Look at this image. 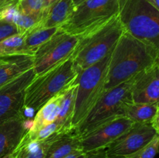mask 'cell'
<instances>
[{"instance_id": "cell-1", "label": "cell", "mask_w": 159, "mask_h": 158, "mask_svg": "<svg viewBox=\"0 0 159 158\" xmlns=\"http://www.w3.org/2000/svg\"><path fill=\"white\" fill-rule=\"evenodd\" d=\"M157 63L153 50L124 31L111 53L104 91L127 81Z\"/></svg>"}, {"instance_id": "cell-2", "label": "cell", "mask_w": 159, "mask_h": 158, "mask_svg": "<svg viewBox=\"0 0 159 158\" xmlns=\"http://www.w3.org/2000/svg\"><path fill=\"white\" fill-rule=\"evenodd\" d=\"M119 17L126 32L155 53L159 63V11L147 0H121Z\"/></svg>"}, {"instance_id": "cell-3", "label": "cell", "mask_w": 159, "mask_h": 158, "mask_svg": "<svg viewBox=\"0 0 159 158\" xmlns=\"http://www.w3.org/2000/svg\"><path fill=\"white\" fill-rule=\"evenodd\" d=\"M124 31L118 15L102 27L80 37L71 55L76 72L79 74L110 55Z\"/></svg>"}, {"instance_id": "cell-4", "label": "cell", "mask_w": 159, "mask_h": 158, "mask_svg": "<svg viewBox=\"0 0 159 158\" xmlns=\"http://www.w3.org/2000/svg\"><path fill=\"white\" fill-rule=\"evenodd\" d=\"M78 77L71 57L40 75H36L25 91L24 106L38 111L47 102L71 86Z\"/></svg>"}, {"instance_id": "cell-5", "label": "cell", "mask_w": 159, "mask_h": 158, "mask_svg": "<svg viewBox=\"0 0 159 158\" xmlns=\"http://www.w3.org/2000/svg\"><path fill=\"white\" fill-rule=\"evenodd\" d=\"M120 5L121 0H85L60 29L79 38L85 37L119 15Z\"/></svg>"}, {"instance_id": "cell-6", "label": "cell", "mask_w": 159, "mask_h": 158, "mask_svg": "<svg viewBox=\"0 0 159 158\" xmlns=\"http://www.w3.org/2000/svg\"><path fill=\"white\" fill-rule=\"evenodd\" d=\"M110 56L111 54L78 74L73 126L77 127L85 119L103 94Z\"/></svg>"}, {"instance_id": "cell-7", "label": "cell", "mask_w": 159, "mask_h": 158, "mask_svg": "<svg viewBox=\"0 0 159 158\" xmlns=\"http://www.w3.org/2000/svg\"><path fill=\"white\" fill-rule=\"evenodd\" d=\"M133 78L103 92L96 105L83 121L76 127L81 136H84L105 122L122 116L124 106L132 102Z\"/></svg>"}, {"instance_id": "cell-8", "label": "cell", "mask_w": 159, "mask_h": 158, "mask_svg": "<svg viewBox=\"0 0 159 158\" xmlns=\"http://www.w3.org/2000/svg\"><path fill=\"white\" fill-rule=\"evenodd\" d=\"M79 37L58 30L34 54V68L36 75H40L65 61L72 55L79 42Z\"/></svg>"}, {"instance_id": "cell-9", "label": "cell", "mask_w": 159, "mask_h": 158, "mask_svg": "<svg viewBox=\"0 0 159 158\" xmlns=\"http://www.w3.org/2000/svg\"><path fill=\"white\" fill-rule=\"evenodd\" d=\"M157 134L152 123H134L106 149V158H128L148 143Z\"/></svg>"}, {"instance_id": "cell-10", "label": "cell", "mask_w": 159, "mask_h": 158, "mask_svg": "<svg viewBox=\"0 0 159 158\" xmlns=\"http://www.w3.org/2000/svg\"><path fill=\"white\" fill-rule=\"evenodd\" d=\"M35 77L32 68L0 88V124L20 116L26 88Z\"/></svg>"}, {"instance_id": "cell-11", "label": "cell", "mask_w": 159, "mask_h": 158, "mask_svg": "<svg viewBox=\"0 0 159 158\" xmlns=\"http://www.w3.org/2000/svg\"><path fill=\"white\" fill-rule=\"evenodd\" d=\"M134 122L123 116H117L101 125L82 137V150L85 153L106 150L121 135L127 131Z\"/></svg>"}, {"instance_id": "cell-12", "label": "cell", "mask_w": 159, "mask_h": 158, "mask_svg": "<svg viewBox=\"0 0 159 158\" xmlns=\"http://www.w3.org/2000/svg\"><path fill=\"white\" fill-rule=\"evenodd\" d=\"M134 102L159 105V64L157 63L134 77L131 87Z\"/></svg>"}, {"instance_id": "cell-13", "label": "cell", "mask_w": 159, "mask_h": 158, "mask_svg": "<svg viewBox=\"0 0 159 158\" xmlns=\"http://www.w3.org/2000/svg\"><path fill=\"white\" fill-rule=\"evenodd\" d=\"M20 116L0 124V158L13 153L27 131Z\"/></svg>"}, {"instance_id": "cell-14", "label": "cell", "mask_w": 159, "mask_h": 158, "mask_svg": "<svg viewBox=\"0 0 159 158\" xmlns=\"http://www.w3.org/2000/svg\"><path fill=\"white\" fill-rule=\"evenodd\" d=\"M82 150V136L76 127L58 132L50 144L45 158H63L76 151Z\"/></svg>"}, {"instance_id": "cell-15", "label": "cell", "mask_w": 159, "mask_h": 158, "mask_svg": "<svg viewBox=\"0 0 159 158\" xmlns=\"http://www.w3.org/2000/svg\"><path fill=\"white\" fill-rule=\"evenodd\" d=\"M34 65V56L31 54L0 57V88L22 74Z\"/></svg>"}, {"instance_id": "cell-16", "label": "cell", "mask_w": 159, "mask_h": 158, "mask_svg": "<svg viewBox=\"0 0 159 158\" xmlns=\"http://www.w3.org/2000/svg\"><path fill=\"white\" fill-rule=\"evenodd\" d=\"M73 0H57L46 11L39 26L44 28H60L65 24L75 10Z\"/></svg>"}, {"instance_id": "cell-17", "label": "cell", "mask_w": 159, "mask_h": 158, "mask_svg": "<svg viewBox=\"0 0 159 158\" xmlns=\"http://www.w3.org/2000/svg\"><path fill=\"white\" fill-rule=\"evenodd\" d=\"M56 134L57 133L43 140L32 139L25 134L12 153V158H45L50 144Z\"/></svg>"}, {"instance_id": "cell-18", "label": "cell", "mask_w": 159, "mask_h": 158, "mask_svg": "<svg viewBox=\"0 0 159 158\" xmlns=\"http://www.w3.org/2000/svg\"><path fill=\"white\" fill-rule=\"evenodd\" d=\"M65 91L66 89L50 99L37 112L34 118L32 128L28 131V133H37L40 129L56 121L59 114L61 104Z\"/></svg>"}, {"instance_id": "cell-19", "label": "cell", "mask_w": 159, "mask_h": 158, "mask_svg": "<svg viewBox=\"0 0 159 158\" xmlns=\"http://www.w3.org/2000/svg\"><path fill=\"white\" fill-rule=\"evenodd\" d=\"M77 80L68 87L64 94L61 104L60 111L55 122L60 127V131H67L72 129V118L75 105L76 93H77Z\"/></svg>"}, {"instance_id": "cell-20", "label": "cell", "mask_w": 159, "mask_h": 158, "mask_svg": "<svg viewBox=\"0 0 159 158\" xmlns=\"http://www.w3.org/2000/svg\"><path fill=\"white\" fill-rule=\"evenodd\" d=\"M158 105L127 102L124 106L122 116L134 123H152L156 115Z\"/></svg>"}, {"instance_id": "cell-21", "label": "cell", "mask_w": 159, "mask_h": 158, "mask_svg": "<svg viewBox=\"0 0 159 158\" xmlns=\"http://www.w3.org/2000/svg\"><path fill=\"white\" fill-rule=\"evenodd\" d=\"M59 28H44L37 26L30 30L26 32L25 37L24 50L27 54L34 55V52L41 46L43 43L48 41Z\"/></svg>"}, {"instance_id": "cell-22", "label": "cell", "mask_w": 159, "mask_h": 158, "mask_svg": "<svg viewBox=\"0 0 159 158\" xmlns=\"http://www.w3.org/2000/svg\"><path fill=\"white\" fill-rule=\"evenodd\" d=\"M26 33H18L0 41V57L2 56L27 54L25 53Z\"/></svg>"}, {"instance_id": "cell-23", "label": "cell", "mask_w": 159, "mask_h": 158, "mask_svg": "<svg viewBox=\"0 0 159 158\" xmlns=\"http://www.w3.org/2000/svg\"><path fill=\"white\" fill-rule=\"evenodd\" d=\"M45 14L46 11H43L40 15H24L18 12L12 20V23L16 26L20 33H24L38 26Z\"/></svg>"}, {"instance_id": "cell-24", "label": "cell", "mask_w": 159, "mask_h": 158, "mask_svg": "<svg viewBox=\"0 0 159 158\" xmlns=\"http://www.w3.org/2000/svg\"><path fill=\"white\" fill-rule=\"evenodd\" d=\"M159 153V134L156 135L144 147L130 155L128 158H155Z\"/></svg>"}, {"instance_id": "cell-25", "label": "cell", "mask_w": 159, "mask_h": 158, "mask_svg": "<svg viewBox=\"0 0 159 158\" xmlns=\"http://www.w3.org/2000/svg\"><path fill=\"white\" fill-rule=\"evenodd\" d=\"M19 12L24 15H40L43 13V0H20Z\"/></svg>"}, {"instance_id": "cell-26", "label": "cell", "mask_w": 159, "mask_h": 158, "mask_svg": "<svg viewBox=\"0 0 159 158\" xmlns=\"http://www.w3.org/2000/svg\"><path fill=\"white\" fill-rule=\"evenodd\" d=\"M60 131V127L57 125V122L54 121L52 123L49 124V125H46L43 128L40 129V130L37 132L35 133H26V134L29 136L30 139H36V140H43V139H47L49 136H51V135H53L54 133H57V132Z\"/></svg>"}, {"instance_id": "cell-27", "label": "cell", "mask_w": 159, "mask_h": 158, "mask_svg": "<svg viewBox=\"0 0 159 158\" xmlns=\"http://www.w3.org/2000/svg\"><path fill=\"white\" fill-rule=\"evenodd\" d=\"M18 33H20V31L13 23L4 20H0V41Z\"/></svg>"}, {"instance_id": "cell-28", "label": "cell", "mask_w": 159, "mask_h": 158, "mask_svg": "<svg viewBox=\"0 0 159 158\" xmlns=\"http://www.w3.org/2000/svg\"><path fill=\"white\" fill-rule=\"evenodd\" d=\"M63 158H89V154L83 150H80V151L74 152Z\"/></svg>"}, {"instance_id": "cell-29", "label": "cell", "mask_w": 159, "mask_h": 158, "mask_svg": "<svg viewBox=\"0 0 159 158\" xmlns=\"http://www.w3.org/2000/svg\"><path fill=\"white\" fill-rule=\"evenodd\" d=\"M89 158H106L105 150H99V151L89 152L88 153Z\"/></svg>"}, {"instance_id": "cell-30", "label": "cell", "mask_w": 159, "mask_h": 158, "mask_svg": "<svg viewBox=\"0 0 159 158\" xmlns=\"http://www.w3.org/2000/svg\"><path fill=\"white\" fill-rule=\"evenodd\" d=\"M20 0H0V10L8 6L18 4Z\"/></svg>"}, {"instance_id": "cell-31", "label": "cell", "mask_w": 159, "mask_h": 158, "mask_svg": "<svg viewBox=\"0 0 159 158\" xmlns=\"http://www.w3.org/2000/svg\"><path fill=\"white\" fill-rule=\"evenodd\" d=\"M152 125H153L154 128H155V129L156 130L157 133L159 134V105H158V110H157L156 115H155V118H154L153 121H152Z\"/></svg>"}, {"instance_id": "cell-32", "label": "cell", "mask_w": 159, "mask_h": 158, "mask_svg": "<svg viewBox=\"0 0 159 158\" xmlns=\"http://www.w3.org/2000/svg\"><path fill=\"white\" fill-rule=\"evenodd\" d=\"M57 0H43V11L48 10L54 3H55Z\"/></svg>"}, {"instance_id": "cell-33", "label": "cell", "mask_w": 159, "mask_h": 158, "mask_svg": "<svg viewBox=\"0 0 159 158\" xmlns=\"http://www.w3.org/2000/svg\"><path fill=\"white\" fill-rule=\"evenodd\" d=\"M147 1H148L154 7L156 8L159 11V0H147Z\"/></svg>"}, {"instance_id": "cell-34", "label": "cell", "mask_w": 159, "mask_h": 158, "mask_svg": "<svg viewBox=\"0 0 159 158\" xmlns=\"http://www.w3.org/2000/svg\"><path fill=\"white\" fill-rule=\"evenodd\" d=\"M84 1H85V0H73V2H74L75 6H79V4H81L82 2H83Z\"/></svg>"}, {"instance_id": "cell-35", "label": "cell", "mask_w": 159, "mask_h": 158, "mask_svg": "<svg viewBox=\"0 0 159 158\" xmlns=\"http://www.w3.org/2000/svg\"><path fill=\"white\" fill-rule=\"evenodd\" d=\"M2 158H12V153H11V154L7 155V156H4V157H2Z\"/></svg>"}, {"instance_id": "cell-36", "label": "cell", "mask_w": 159, "mask_h": 158, "mask_svg": "<svg viewBox=\"0 0 159 158\" xmlns=\"http://www.w3.org/2000/svg\"></svg>"}]
</instances>
